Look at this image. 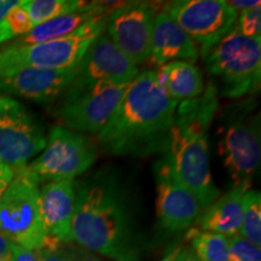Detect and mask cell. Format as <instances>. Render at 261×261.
I'll return each instance as SVG.
<instances>
[{"mask_svg":"<svg viewBox=\"0 0 261 261\" xmlns=\"http://www.w3.org/2000/svg\"><path fill=\"white\" fill-rule=\"evenodd\" d=\"M15 177V173L10 169L5 163L0 161V197L4 194L6 188L9 187V184L11 182L12 179Z\"/></svg>","mask_w":261,"mask_h":261,"instance_id":"cell-30","label":"cell"},{"mask_svg":"<svg viewBox=\"0 0 261 261\" xmlns=\"http://www.w3.org/2000/svg\"><path fill=\"white\" fill-rule=\"evenodd\" d=\"M45 146L42 127L27 108L14 98L0 94V161L16 174Z\"/></svg>","mask_w":261,"mask_h":261,"instance_id":"cell-9","label":"cell"},{"mask_svg":"<svg viewBox=\"0 0 261 261\" xmlns=\"http://www.w3.org/2000/svg\"><path fill=\"white\" fill-rule=\"evenodd\" d=\"M240 236L260 247L261 244V195L248 190L244 196L243 218Z\"/></svg>","mask_w":261,"mask_h":261,"instance_id":"cell-23","label":"cell"},{"mask_svg":"<svg viewBox=\"0 0 261 261\" xmlns=\"http://www.w3.org/2000/svg\"><path fill=\"white\" fill-rule=\"evenodd\" d=\"M163 11L200 44L203 58L232 31L238 17L223 0H177L166 5Z\"/></svg>","mask_w":261,"mask_h":261,"instance_id":"cell-10","label":"cell"},{"mask_svg":"<svg viewBox=\"0 0 261 261\" xmlns=\"http://www.w3.org/2000/svg\"><path fill=\"white\" fill-rule=\"evenodd\" d=\"M233 31L248 38H261V6L241 12Z\"/></svg>","mask_w":261,"mask_h":261,"instance_id":"cell-25","label":"cell"},{"mask_svg":"<svg viewBox=\"0 0 261 261\" xmlns=\"http://www.w3.org/2000/svg\"><path fill=\"white\" fill-rule=\"evenodd\" d=\"M232 112L219 128V154L234 185L250 184L261 158L260 115Z\"/></svg>","mask_w":261,"mask_h":261,"instance_id":"cell-8","label":"cell"},{"mask_svg":"<svg viewBox=\"0 0 261 261\" xmlns=\"http://www.w3.org/2000/svg\"><path fill=\"white\" fill-rule=\"evenodd\" d=\"M19 4L21 2H17V0H0V22L9 15L12 9H15Z\"/></svg>","mask_w":261,"mask_h":261,"instance_id":"cell-33","label":"cell"},{"mask_svg":"<svg viewBox=\"0 0 261 261\" xmlns=\"http://www.w3.org/2000/svg\"><path fill=\"white\" fill-rule=\"evenodd\" d=\"M158 75L168 96L178 103L201 96L203 92V77L191 62H169L162 65Z\"/></svg>","mask_w":261,"mask_h":261,"instance_id":"cell-20","label":"cell"},{"mask_svg":"<svg viewBox=\"0 0 261 261\" xmlns=\"http://www.w3.org/2000/svg\"><path fill=\"white\" fill-rule=\"evenodd\" d=\"M97 146L89 138L62 126L52 127L42 154L24 167L37 184L74 180L92 167Z\"/></svg>","mask_w":261,"mask_h":261,"instance_id":"cell-6","label":"cell"},{"mask_svg":"<svg viewBox=\"0 0 261 261\" xmlns=\"http://www.w3.org/2000/svg\"><path fill=\"white\" fill-rule=\"evenodd\" d=\"M250 184L234 185L227 194L218 198L200 218L203 231L232 237L240 233L243 218L244 196L249 190Z\"/></svg>","mask_w":261,"mask_h":261,"instance_id":"cell-18","label":"cell"},{"mask_svg":"<svg viewBox=\"0 0 261 261\" xmlns=\"http://www.w3.org/2000/svg\"><path fill=\"white\" fill-rule=\"evenodd\" d=\"M12 261H40L35 249H27L17 244L12 246Z\"/></svg>","mask_w":261,"mask_h":261,"instance_id":"cell-29","label":"cell"},{"mask_svg":"<svg viewBox=\"0 0 261 261\" xmlns=\"http://www.w3.org/2000/svg\"><path fill=\"white\" fill-rule=\"evenodd\" d=\"M86 4L80 0H24L23 8L35 25L44 23L60 16L71 14Z\"/></svg>","mask_w":261,"mask_h":261,"instance_id":"cell-21","label":"cell"},{"mask_svg":"<svg viewBox=\"0 0 261 261\" xmlns=\"http://www.w3.org/2000/svg\"><path fill=\"white\" fill-rule=\"evenodd\" d=\"M205 64L219 79L224 97L255 92L261 77V38L244 37L232 29L205 56Z\"/></svg>","mask_w":261,"mask_h":261,"instance_id":"cell-5","label":"cell"},{"mask_svg":"<svg viewBox=\"0 0 261 261\" xmlns=\"http://www.w3.org/2000/svg\"><path fill=\"white\" fill-rule=\"evenodd\" d=\"M77 65L61 69L29 68L0 77V92L37 102H52L63 96L77 74Z\"/></svg>","mask_w":261,"mask_h":261,"instance_id":"cell-15","label":"cell"},{"mask_svg":"<svg viewBox=\"0 0 261 261\" xmlns=\"http://www.w3.org/2000/svg\"><path fill=\"white\" fill-rule=\"evenodd\" d=\"M218 110V89L210 84L201 96L179 103L163 159L175 178L208 210L219 197L211 173L207 133Z\"/></svg>","mask_w":261,"mask_h":261,"instance_id":"cell-3","label":"cell"},{"mask_svg":"<svg viewBox=\"0 0 261 261\" xmlns=\"http://www.w3.org/2000/svg\"><path fill=\"white\" fill-rule=\"evenodd\" d=\"M154 175L158 217L166 230L178 232L200 220L204 213L200 201L175 178L163 158L155 163Z\"/></svg>","mask_w":261,"mask_h":261,"instance_id":"cell-14","label":"cell"},{"mask_svg":"<svg viewBox=\"0 0 261 261\" xmlns=\"http://www.w3.org/2000/svg\"><path fill=\"white\" fill-rule=\"evenodd\" d=\"M108 6L103 3H89L71 14L60 16L44 23L35 25L27 34L14 42V45L41 44L69 35L81 25L92 21L97 16L106 14Z\"/></svg>","mask_w":261,"mask_h":261,"instance_id":"cell-19","label":"cell"},{"mask_svg":"<svg viewBox=\"0 0 261 261\" xmlns=\"http://www.w3.org/2000/svg\"><path fill=\"white\" fill-rule=\"evenodd\" d=\"M68 244L69 243H62L47 236L44 244L35 250L38 252L40 261H70Z\"/></svg>","mask_w":261,"mask_h":261,"instance_id":"cell-26","label":"cell"},{"mask_svg":"<svg viewBox=\"0 0 261 261\" xmlns=\"http://www.w3.org/2000/svg\"><path fill=\"white\" fill-rule=\"evenodd\" d=\"M158 6L150 2H127L107 16L106 34L133 63L148 61Z\"/></svg>","mask_w":261,"mask_h":261,"instance_id":"cell-12","label":"cell"},{"mask_svg":"<svg viewBox=\"0 0 261 261\" xmlns=\"http://www.w3.org/2000/svg\"><path fill=\"white\" fill-rule=\"evenodd\" d=\"M12 38H15L14 32H12V29L10 27L9 22L6 21V18H4L0 22V44H3V42L8 41Z\"/></svg>","mask_w":261,"mask_h":261,"instance_id":"cell-34","label":"cell"},{"mask_svg":"<svg viewBox=\"0 0 261 261\" xmlns=\"http://www.w3.org/2000/svg\"><path fill=\"white\" fill-rule=\"evenodd\" d=\"M197 58V46L188 33L163 10L158 12L152 27L150 60L158 65H165L178 60H189L194 63Z\"/></svg>","mask_w":261,"mask_h":261,"instance_id":"cell-17","label":"cell"},{"mask_svg":"<svg viewBox=\"0 0 261 261\" xmlns=\"http://www.w3.org/2000/svg\"><path fill=\"white\" fill-rule=\"evenodd\" d=\"M68 249H69L70 261H103L102 259L94 255L92 252L85 249L80 246H75V244H68Z\"/></svg>","mask_w":261,"mask_h":261,"instance_id":"cell-28","label":"cell"},{"mask_svg":"<svg viewBox=\"0 0 261 261\" xmlns=\"http://www.w3.org/2000/svg\"><path fill=\"white\" fill-rule=\"evenodd\" d=\"M130 84L100 83L74 94H65L60 116L73 132L99 133L112 119Z\"/></svg>","mask_w":261,"mask_h":261,"instance_id":"cell-11","label":"cell"},{"mask_svg":"<svg viewBox=\"0 0 261 261\" xmlns=\"http://www.w3.org/2000/svg\"><path fill=\"white\" fill-rule=\"evenodd\" d=\"M73 242L115 261H137L136 234L125 188L112 172H96L75 181Z\"/></svg>","mask_w":261,"mask_h":261,"instance_id":"cell-1","label":"cell"},{"mask_svg":"<svg viewBox=\"0 0 261 261\" xmlns=\"http://www.w3.org/2000/svg\"><path fill=\"white\" fill-rule=\"evenodd\" d=\"M38 187L23 168L0 197V234L27 249H39L47 238L41 223Z\"/></svg>","mask_w":261,"mask_h":261,"instance_id":"cell-7","label":"cell"},{"mask_svg":"<svg viewBox=\"0 0 261 261\" xmlns=\"http://www.w3.org/2000/svg\"><path fill=\"white\" fill-rule=\"evenodd\" d=\"M39 208L46 236L62 243H73L75 180L46 182L39 190Z\"/></svg>","mask_w":261,"mask_h":261,"instance_id":"cell-16","label":"cell"},{"mask_svg":"<svg viewBox=\"0 0 261 261\" xmlns=\"http://www.w3.org/2000/svg\"><path fill=\"white\" fill-rule=\"evenodd\" d=\"M139 74L133 63L106 33L94 40L77 65V74L65 94H74L96 84L132 83Z\"/></svg>","mask_w":261,"mask_h":261,"instance_id":"cell-13","label":"cell"},{"mask_svg":"<svg viewBox=\"0 0 261 261\" xmlns=\"http://www.w3.org/2000/svg\"><path fill=\"white\" fill-rule=\"evenodd\" d=\"M178 102L154 70L139 71L112 119L98 133L107 154L150 156L167 151Z\"/></svg>","mask_w":261,"mask_h":261,"instance_id":"cell-2","label":"cell"},{"mask_svg":"<svg viewBox=\"0 0 261 261\" xmlns=\"http://www.w3.org/2000/svg\"><path fill=\"white\" fill-rule=\"evenodd\" d=\"M192 252L201 261H228V238L214 232H198L191 236Z\"/></svg>","mask_w":261,"mask_h":261,"instance_id":"cell-22","label":"cell"},{"mask_svg":"<svg viewBox=\"0 0 261 261\" xmlns=\"http://www.w3.org/2000/svg\"><path fill=\"white\" fill-rule=\"evenodd\" d=\"M12 246L14 243L0 234V261H12Z\"/></svg>","mask_w":261,"mask_h":261,"instance_id":"cell-32","label":"cell"},{"mask_svg":"<svg viewBox=\"0 0 261 261\" xmlns=\"http://www.w3.org/2000/svg\"><path fill=\"white\" fill-rule=\"evenodd\" d=\"M226 4L236 12H243L247 11V10L256 8V6H260L261 3L259 0L257 2L256 0H233V2H226Z\"/></svg>","mask_w":261,"mask_h":261,"instance_id":"cell-31","label":"cell"},{"mask_svg":"<svg viewBox=\"0 0 261 261\" xmlns=\"http://www.w3.org/2000/svg\"><path fill=\"white\" fill-rule=\"evenodd\" d=\"M228 261H261L260 247L240 234L228 238Z\"/></svg>","mask_w":261,"mask_h":261,"instance_id":"cell-24","label":"cell"},{"mask_svg":"<svg viewBox=\"0 0 261 261\" xmlns=\"http://www.w3.org/2000/svg\"><path fill=\"white\" fill-rule=\"evenodd\" d=\"M172 261H201L197 256L195 255V253L192 250L188 249H177L175 255L173 257Z\"/></svg>","mask_w":261,"mask_h":261,"instance_id":"cell-35","label":"cell"},{"mask_svg":"<svg viewBox=\"0 0 261 261\" xmlns=\"http://www.w3.org/2000/svg\"><path fill=\"white\" fill-rule=\"evenodd\" d=\"M107 16H97L69 35L56 40L34 45H10L0 51V77L29 68L61 69L79 64L91 44L106 31Z\"/></svg>","mask_w":261,"mask_h":261,"instance_id":"cell-4","label":"cell"},{"mask_svg":"<svg viewBox=\"0 0 261 261\" xmlns=\"http://www.w3.org/2000/svg\"><path fill=\"white\" fill-rule=\"evenodd\" d=\"M21 4L16 6L15 9H12L11 11L9 12V15L5 17L6 21L9 22L12 32H14L15 37H18V35H25L27 33L32 31L33 27H34V24L32 23L31 18H29L27 11L22 8Z\"/></svg>","mask_w":261,"mask_h":261,"instance_id":"cell-27","label":"cell"},{"mask_svg":"<svg viewBox=\"0 0 261 261\" xmlns=\"http://www.w3.org/2000/svg\"><path fill=\"white\" fill-rule=\"evenodd\" d=\"M175 252H177V250H174V252H173V253H171V254H169V255H168V256H166V257H165V259H163L162 261H172V260H173V257H174V255H175Z\"/></svg>","mask_w":261,"mask_h":261,"instance_id":"cell-36","label":"cell"}]
</instances>
